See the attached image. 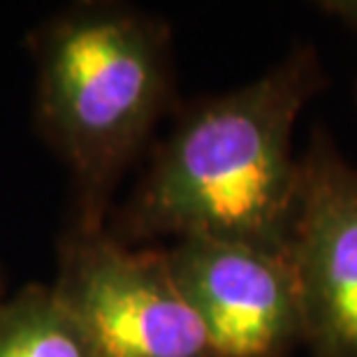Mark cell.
I'll list each match as a JSON object with an SVG mask.
<instances>
[{
    "label": "cell",
    "mask_w": 357,
    "mask_h": 357,
    "mask_svg": "<svg viewBox=\"0 0 357 357\" xmlns=\"http://www.w3.org/2000/svg\"><path fill=\"white\" fill-rule=\"evenodd\" d=\"M313 47H295L260 77L185 114L109 230L123 244L216 237L288 251L302 155L292 135L325 86Z\"/></svg>",
    "instance_id": "obj_1"
},
{
    "label": "cell",
    "mask_w": 357,
    "mask_h": 357,
    "mask_svg": "<svg viewBox=\"0 0 357 357\" xmlns=\"http://www.w3.org/2000/svg\"><path fill=\"white\" fill-rule=\"evenodd\" d=\"M40 128L77 183V227L105 225L109 197L174 89L169 28L116 0H84L33 33Z\"/></svg>",
    "instance_id": "obj_2"
},
{
    "label": "cell",
    "mask_w": 357,
    "mask_h": 357,
    "mask_svg": "<svg viewBox=\"0 0 357 357\" xmlns=\"http://www.w3.org/2000/svg\"><path fill=\"white\" fill-rule=\"evenodd\" d=\"M52 290L98 357H216L162 248L75 225L61 241Z\"/></svg>",
    "instance_id": "obj_3"
},
{
    "label": "cell",
    "mask_w": 357,
    "mask_h": 357,
    "mask_svg": "<svg viewBox=\"0 0 357 357\" xmlns=\"http://www.w3.org/2000/svg\"><path fill=\"white\" fill-rule=\"evenodd\" d=\"M162 253L216 357H290L304 346V316L288 251L181 237L162 246Z\"/></svg>",
    "instance_id": "obj_4"
},
{
    "label": "cell",
    "mask_w": 357,
    "mask_h": 357,
    "mask_svg": "<svg viewBox=\"0 0 357 357\" xmlns=\"http://www.w3.org/2000/svg\"><path fill=\"white\" fill-rule=\"evenodd\" d=\"M288 255L311 357H357V167L325 130L302 153Z\"/></svg>",
    "instance_id": "obj_5"
},
{
    "label": "cell",
    "mask_w": 357,
    "mask_h": 357,
    "mask_svg": "<svg viewBox=\"0 0 357 357\" xmlns=\"http://www.w3.org/2000/svg\"><path fill=\"white\" fill-rule=\"evenodd\" d=\"M0 357H98L52 285L31 283L0 299Z\"/></svg>",
    "instance_id": "obj_6"
},
{
    "label": "cell",
    "mask_w": 357,
    "mask_h": 357,
    "mask_svg": "<svg viewBox=\"0 0 357 357\" xmlns=\"http://www.w3.org/2000/svg\"><path fill=\"white\" fill-rule=\"evenodd\" d=\"M327 19L346 26L348 31L357 33V0H320L313 5Z\"/></svg>",
    "instance_id": "obj_7"
}]
</instances>
